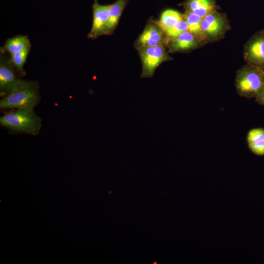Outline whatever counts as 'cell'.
Listing matches in <instances>:
<instances>
[{
    "label": "cell",
    "instance_id": "obj_2",
    "mask_svg": "<svg viewBox=\"0 0 264 264\" xmlns=\"http://www.w3.org/2000/svg\"><path fill=\"white\" fill-rule=\"evenodd\" d=\"M40 100L38 82L22 79L12 92L2 97L0 101V108L11 110L34 108Z\"/></svg>",
    "mask_w": 264,
    "mask_h": 264
},
{
    "label": "cell",
    "instance_id": "obj_5",
    "mask_svg": "<svg viewBox=\"0 0 264 264\" xmlns=\"http://www.w3.org/2000/svg\"><path fill=\"white\" fill-rule=\"evenodd\" d=\"M10 57L0 50V96L3 97L12 92L22 80L18 77Z\"/></svg>",
    "mask_w": 264,
    "mask_h": 264
},
{
    "label": "cell",
    "instance_id": "obj_10",
    "mask_svg": "<svg viewBox=\"0 0 264 264\" xmlns=\"http://www.w3.org/2000/svg\"><path fill=\"white\" fill-rule=\"evenodd\" d=\"M198 39L189 31H185L168 41L170 51H184L194 49L198 45Z\"/></svg>",
    "mask_w": 264,
    "mask_h": 264
},
{
    "label": "cell",
    "instance_id": "obj_19",
    "mask_svg": "<svg viewBox=\"0 0 264 264\" xmlns=\"http://www.w3.org/2000/svg\"><path fill=\"white\" fill-rule=\"evenodd\" d=\"M255 100L259 104L264 106V88L255 97Z\"/></svg>",
    "mask_w": 264,
    "mask_h": 264
},
{
    "label": "cell",
    "instance_id": "obj_3",
    "mask_svg": "<svg viewBox=\"0 0 264 264\" xmlns=\"http://www.w3.org/2000/svg\"><path fill=\"white\" fill-rule=\"evenodd\" d=\"M235 85L240 96L256 97L264 88V68L249 65L237 74Z\"/></svg>",
    "mask_w": 264,
    "mask_h": 264
},
{
    "label": "cell",
    "instance_id": "obj_6",
    "mask_svg": "<svg viewBox=\"0 0 264 264\" xmlns=\"http://www.w3.org/2000/svg\"><path fill=\"white\" fill-rule=\"evenodd\" d=\"M167 44L165 34L154 22L150 23L145 27L134 43L135 48L139 50L148 46H163Z\"/></svg>",
    "mask_w": 264,
    "mask_h": 264
},
{
    "label": "cell",
    "instance_id": "obj_16",
    "mask_svg": "<svg viewBox=\"0 0 264 264\" xmlns=\"http://www.w3.org/2000/svg\"><path fill=\"white\" fill-rule=\"evenodd\" d=\"M183 20L188 25V31L193 34L198 39L204 37L201 28L202 18L192 12L185 10L183 13Z\"/></svg>",
    "mask_w": 264,
    "mask_h": 264
},
{
    "label": "cell",
    "instance_id": "obj_14",
    "mask_svg": "<svg viewBox=\"0 0 264 264\" xmlns=\"http://www.w3.org/2000/svg\"><path fill=\"white\" fill-rule=\"evenodd\" d=\"M183 20V15L179 12L173 9H167L162 13L159 21L155 22L165 33Z\"/></svg>",
    "mask_w": 264,
    "mask_h": 264
},
{
    "label": "cell",
    "instance_id": "obj_12",
    "mask_svg": "<svg viewBox=\"0 0 264 264\" xmlns=\"http://www.w3.org/2000/svg\"><path fill=\"white\" fill-rule=\"evenodd\" d=\"M248 146L250 151L259 156L264 155V129L262 128L251 130L247 135Z\"/></svg>",
    "mask_w": 264,
    "mask_h": 264
},
{
    "label": "cell",
    "instance_id": "obj_7",
    "mask_svg": "<svg viewBox=\"0 0 264 264\" xmlns=\"http://www.w3.org/2000/svg\"><path fill=\"white\" fill-rule=\"evenodd\" d=\"M92 7L93 22L88 37L95 39L100 36L107 35L110 5H101L97 0H94Z\"/></svg>",
    "mask_w": 264,
    "mask_h": 264
},
{
    "label": "cell",
    "instance_id": "obj_13",
    "mask_svg": "<svg viewBox=\"0 0 264 264\" xmlns=\"http://www.w3.org/2000/svg\"><path fill=\"white\" fill-rule=\"evenodd\" d=\"M128 2V0H117L114 3L110 4L107 35L113 33Z\"/></svg>",
    "mask_w": 264,
    "mask_h": 264
},
{
    "label": "cell",
    "instance_id": "obj_8",
    "mask_svg": "<svg viewBox=\"0 0 264 264\" xmlns=\"http://www.w3.org/2000/svg\"><path fill=\"white\" fill-rule=\"evenodd\" d=\"M244 56L249 65L264 68V33L256 34L246 45Z\"/></svg>",
    "mask_w": 264,
    "mask_h": 264
},
{
    "label": "cell",
    "instance_id": "obj_15",
    "mask_svg": "<svg viewBox=\"0 0 264 264\" xmlns=\"http://www.w3.org/2000/svg\"><path fill=\"white\" fill-rule=\"evenodd\" d=\"M31 46L28 37L26 35H17L8 39L0 50L12 54Z\"/></svg>",
    "mask_w": 264,
    "mask_h": 264
},
{
    "label": "cell",
    "instance_id": "obj_1",
    "mask_svg": "<svg viewBox=\"0 0 264 264\" xmlns=\"http://www.w3.org/2000/svg\"><path fill=\"white\" fill-rule=\"evenodd\" d=\"M0 123L13 133L37 135L42 127V119L34 108L11 109L1 116Z\"/></svg>",
    "mask_w": 264,
    "mask_h": 264
},
{
    "label": "cell",
    "instance_id": "obj_4",
    "mask_svg": "<svg viewBox=\"0 0 264 264\" xmlns=\"http://www.w3.org/2000/svg\"><path fill=\"white\" fill-rule=\"evenodd\" d=\"M138 52L142 65L141 78L153 77L162 63L172 59L162 45L143 47Z\"/></svg>",
    "mask_w": 264,
    "mask_h": 264
},
{
    "label": "cell",
    "instance_id": "obj_17",
    "mask_svg": "<svg viewBox=\"0 0 264 264\" xmlns=\"http://www.w3.org/2000/svg\"><path fill=\"white\" fill-rule=\"evenodd\" d=\"M30 49L31 46H29L22 50L10 54L12 63L21 76L23 77L26 75L23 66L26 62Z\"/></svg>",
    "mask_w": 264,
    "mask_h": 264
},
{
    "label": "cell",
    "instance_id": "obj_9",
    "mask_svg": "<svg viewBox=\"0 0 264 264\" xmlns=\"http://www.w3.org/2000/svg\"><path fill=\"white\" fill-rule=\"evenodd\" d=\"M226 25L222 14L216 10L202 19L201 28L204 36L214 38L221 34Z\"/></svg>",
    "mask_w": 264,
    "mask_h": 264
},
{
    "label": "cell",
    "instance_id": "obj_11",
    "mask_svg": "<svg viewBox=\"0 0 264 264\" xmlns=\"http://www.w3.org/2000/svg\"><path fill=\"white\" fill-rule=\"evenodd\" d=\"M185 10L197 15L202 19L216 11L215 0H187L181 4Z\"/></svg>",
    "mask_w": 264,
    "mask_h": 264
},
{
    "label": "cell",
    "instance_id": "obj_18",
    "mask_svg": "<svg viewBox=\"0 0 264 264\" xmlns=\"http://www.w3.org/2000/svg\"><path fill=\"white\" fill-rule=\"evenodd\" d=\"M186 31H188V25L186 22L183 20L165 33L167 43Z\"/></svg>",
    "mask_w": 264,
    "mask_h": 264
}]
</instances>
